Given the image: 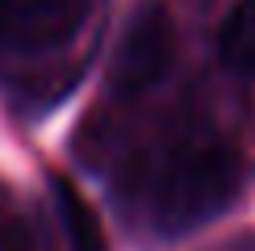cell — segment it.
<instances>
[{"label":"cell","mask_w":255,"mask_h":251,"mask_svg":"<svg viewBox=\"0 0 255 251\" xmlns=\"http://www.w3.org/2000/svg\"><path fill=\"white\" fill-rule=\"evenodd\" d=\"M243 188V159L214 130H176L126 155L113 172V201L138 235L180 239L209 226Z\"/></svg>","instance_id":"6da1fadb"},{"label":"cell","mask_w":255,"mask_h":251,"mask_svg":"<svg viewBox=\"0 0 255 251\" xmlns=\"http://www.w3.org/2000/svg\"><path fill=\"white\" fill-rule=\"evenodd\" d=\"M176 55V25L159 0H142L122 25L109 59V88L118 97H138L167 76Z\"/></svg>","instance_id":"7a4b0ae2"},{"label":"cell","mask_w":255,"mask_h":251,"mask_svg":"<svg viewBox=\"0 0 255 251\" xmlns=\"http://www.w3.org/2000/svg\"><path fill=\"white\" fill-rule=\"evenodd\" d=\"M50 201H55L63 251H109V243H105V230H101V222H97V214L88 209V201L80 197V188L71 184V180L55 176V180H50Z\"/></svg>","instance_id":"277c9868"},{"label":"cell","mask_w":255,"mask_h":251,"mask_svg":"<svg viewBox=\"0 0 255 251\" xmlns=\"http://www.w3.org/2000/svg\"><path fill=\"white\" fill-rule=\"evenodd\" d=\"M88 25V0H0V59H42Z\"/></svg>","instance_id":"3957f363"},{"label":"cell","mask_w":255,"mask_h":251,"mask_svg":"<svg viewBox=\"0 0 255 251\" xmlns=\"http://www.w3.org/2000/svg\"><path fill=\"white\" fill-rule=\"evenodd\" d=\"M218 55L230 71L255 76V0H239L218 29Z\"/></svg>","instance_id":"5b68a950"},{"label":"cell","mask_w":255,"mask_h":251,"mask_svg":"<svg viewBox=\"0 0 255 251\" xmlns=\"http://www.w3.org/2000/svg\"><path fill=\"white\" fill-rule=\"evenodd\" d=\"M0 251H59L50 222L29 205H0Z\"/></svg>","instance_id":"8992f818"}]
</instances>
